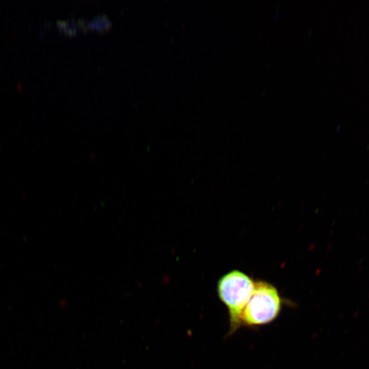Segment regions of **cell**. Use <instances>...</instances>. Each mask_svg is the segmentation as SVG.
Segmentation results:
<instances>
[{"label":"cell","instance_id":"1","mask_svg":"<svg viewBox=\"0 0 369 369\" xmlns=\"http://www.w3.org/2000/svg\"><path fill=\"white\" fill-rule=\"evenodd\" d=\"M255 287V282L245 273L233 270L218 281L217 295L226 308L229 319L228 335L236 333L241 326V315Z\"/></svg>","mask_w":369,"mask_h":369},{"label":"cell","instance_id":"2","mask_svg":"<svg viewBox=\"0 0 369 369\" xmlns=\"http://www.w3.org/2000/svg\"><path fill=\"white\" fill-rule=\"evenodd\" d=\"M284 305V300L275 286L264 281L256 282L241 315V326L257 328L269 325L279 316Z\"/></svg>","mask_w":369,"mask_h":369},{"label":"cell","instance_id":"3","mask_svg":"<svg viewBox=\"0 0 369 369\" xmlns=\"http://www.w3.org/2000/svg\"><path fill=\"white\" fill-rule=\"evenodd\" d=\"M111 26L112 21L105 14L96 15L88 20L82 19V29L84 31L93 30L103 32L109 29Z\"/></svg>","mask_w":369,"mask_h":369},{"label":"cell","instance_id":"4","mask_svg":"<svg viewBox=\"0 0 369 369\" xmlns=\"http://www.w3.org/2000/svg\"><path fill=\"white\" fill-rule=\"evenodd\" d=\"M57 25L60 31L69 36H73L76 34L79 29H82L81 18H69L64 20H59L57 22Z\"/></svg>","mask_w":369,"mask_h":369}]
</instances>
